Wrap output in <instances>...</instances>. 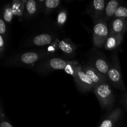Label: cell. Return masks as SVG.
Returning <instances> with one entry per match:
<instances>
[{
	"instance_id": "obj_9",
	"label": "cell",
	"mask_w": 127,
	"mask_h": 127,
	"mask_svg": "<svg viewBox=\"0 0 127 127\" xmlns=\"http://www.w3.org/2000/svg\"><path fill=\"white\" fill-rule=\"evenodd\" d=\"M127 22L124 18H114L109 26V34H122L127 31Z\"/></svg>"
},
{
	"instance_id": "obj_4",
	"label": "cell",
	"mask_w": 127,
	"mask_h": 127,
	"mask_svg": "<svg viewBox=\"0 0 127 127\" xmlns=\"http://www.w3.org/2000/svg\"><path fill=\"white\" fill-rule=\"evenodd\" d=\"M67 64L68 62L65 60L58 57H53L39 62L35 67V70L40 74H47L53 71L64 69Z\"/></svg>"
},
{
	"instance_id": "obj_23",
	"label": "cell",
	"mask_w": 127,
	"mask_h": 127,
	"mask_svg": "<svg viewBox=\"0 0 127 127\" xmlns=\"http://www.w3.org/2000/svg\"><path fill=\"white\" fill-rule=\"evenodd\" d=\"M6 32V24L2 19H0V34L3 35Z\"/></svg>"
},
{
	"instance_id": "obj_14",
	"label": "cell",
	"mask_w": 127,
	"mask_h": 127,
	"mask_svg": "<svg viewBox=\"0 0 127 127\" xmlns=\"http://www.w3.org/2000/svg\"><path fill=\"white\" fill-rule=\"evenodd\" d=\"M124 40L122 34H109L104 45V48L107 50H112L115 49L120 45Z\"/></svg>"
},
{
	"instance_id": "obj_10",
	"label": "cell",
	"mask_w": 127,
	"mask_h": 127,
	"mask_svg": "<svg viewBox=\"0 0 127 127\" xmlns=\"http://www.w3.org/2000/svg\"><path fill=\"white\" fill-rule=\"evenodd\" d=\"M122 114V110L120 108H117L102 122L99 127H115Z\"/></svg>"
},
{
	"instance_id": "obj_15",
	"label": "cell",
	"mask_w": 127,
	"mask_h": 127,
	"mask_svg": "<svg viewBox=\"0 0 127 127\" xmlns=\"http://www.w3.org/2000/svg\"><path fill=\"white\" fill-rule=\"evenodd\" d=\"M38 1L35 0H28L26 1L25 4L24 11V16L26 18L29 19L33 17L38 11L39 4Z\"/></svg>"
},
{
	"instance_id": "obj_18",
	"label": "cell",
	"mask_w": 127,
	"mask_h": 127,
	"mask_svg": "<svg viewBox=\"0 0 127 127\" xmlns=\"http://www.w3.org/2000/svg\"><path fill=\"white\" fill-rule=\"evenodd\" d=\"M61 1L60 0H46L44 1V11L46 15L49 14L55 9L60 6Z\"/></svg>"
},
{
	"instance_id": "obj_25",
	"label": "cell",
	"mask_w": 127,
	"mask_h": 127,
	"mask_svg": "<svg viewBox=\"0 0 127 127\" xmlns=\"http://www.w3.org/2000/svg\"><path fill=\"white\" fill-rule=\"evenodd\" d=\"M0 127H13L12 125L6 120L5 118H2L1 117V124H0Z\"/></svg>"
},
{
	"instance_id": "obj_7",
	"label": "cell",
	"mask_w": 127,
	"mask_h": 127,
	"mask_svg": "<svg viewBox=\"0 0 127 127\" xmlns=\"http://www.w3.org/2000/svg\"><path fill=\"white\" fill-rule=\"evenodd\" d=\"M106 4L104 0H94L91 4L89 13L93 17L94 23L102 19Z\"/></svg>"
},
{
	"instance_id": "obj_3",
	"label": "cell",
	"mask_w": 127,
	"mask_h": 127,
	"mask_svg": "<svg viewBox=\"0 0 127 127\" xmlns=\"http://www.w3.org/2000/svg\"><path fill=\"white\" fill-rule=\"evenodd\" d=\"M107 78L108 80L115 88L122 91H125L127 90L122 75L120 62L116 53L113 55L112 57V62L107 74Z\"/></svg>"
},
{
	"instance_id": "obj_24",
	"label": "cell",
	"mask_w": 127,
	"mask_h": 127,
	"mask_svg": "<svg viewBox=\"0 0 127 127\" xmlns=\"http://www.w3.org/2000/svg\"><path fill=\"white\" fill-rule=\"evenodd\" d=\"M5 50V41L2 35H0V54L1 56L3 55Z\"/></svg>"
},
{
	"instance_id": "obj_17",
	"label": "cell",
	"mask_w": 127,
	"mask_h": 127,
	"mask_svg": "<svg viewBox=\"0 0 127 127\" xmlns=\"http://www.w3.org/2000/svg\"><path fill=\"white\" fill-rule=\"evenodd\" d=\"M26 2V1H13L12 4V8L14 15L17 16H24V7Z\"/></svg>"
},
{
	"instance_id": "obj_2",
	"label": "cell",
	"mask_w": 127,
	"mask_h": 127,
	"mask_svg": "<svg viewBox=\"0 0 127 127\" xmlns=\"http://www.w3.org/2000/svg\"><path fill=\"white\" fill-rule=\"evenodd\" d=\"M93 91L103 109L110 110L112 109L115 99L112 89L107 82L95 86Z\"/></svg>"
},
{
	"instance_id": "obj_20",
	"label": "cell",
	"mask_w": 127,
	"mask_h": 127,
	"mask_svg": "<svg viewBox=\"0 0 127 127\" xmlns=\"http://www.w3.org/2000/svg\"><path fill=\"white\" fill-rule=\"evenodd\" d=\"M67 19V10L63 9L59 11L57 17V25L58 27H62L65 24Z\"/></svg>"
},
{
	"instance_id": "obj_11",
	"label": "cell",
	"mask_w": 127,
	"mask_h": 127,
	"mask_svg": "<svg viewBox=\"0 0 127 127\" xmlns=\"http://www.w3.org/2000/svg\"><path fill=\"white\" fill-rule=\"evenodd\" d=\"M58 46L64 54L69 57H73L75 55L76 45L70 39L64 38L62 40L59 42Z\"/></svg>"
},
{
	"instance_id": "obj_13",
	"label": "cell",
	"mask_w": 127,
	"mask_h": 127,
	"mask_svg": "<svg viewBox=\"0 0 127 127\" xmlns=\"http://www.w3.org/2000/svg\"><path fill=\"white\" fill-rule=\"evenodd\" d=\"M92 66L94 67L100 74L107 78V74L110 67V63L104 58L98 57L94 60ZM108 79V78H107Z\"/></svg>"
},
{
	"instance_id": "obj_12",
	"label": "cell",
	"mask_w": 127,
	"mask_h": 127,
	"mask_svg": "<svg viewBox=\"0 0 127 127\" xmlns=\"http://www.w3.org/2000/svg\"><path fill=\"white\" fill-rule=\"evenodd\" d=\"M53 36L50 33H43L35 36L30 42V45L44 46L50 44L53 40Z\"/></svg>"
},
{
	"instance_id": "obj_19",
	"label": "cell",
	"mask_w": 127,
	"mask_h": 127,
	"mask_svg": "<svg viewBox=\"0 0 127 127\" xmlns=\"http://www.w3.org/2000/svg\"><path fill=\"white\" fill-rule=\"evenodd\" d=\"M14 13L12 11V5L7 4L4 7L3 12H2V16H3V20L7 23H11L13 18Z\"/></svg>"
},
{
	"instance_id": "obj_21",
	"label": "cell",
	"mask_w": 127,
	"mask_h": 127,
	"mask_svg": "<svg viewBox=\"0 0 127 127\" xmlns=\"http://www.w3.org/2000/svg\"><path fill=\"white\" fill-rule=\"evenodd\" d=\"M78 65V64H76L74 62H68V64H67L66 66L64 68V71L66 72L68 74H70L74 78V76L76 74V66Z\"/></svg>"
},
{
	"instance_id": "obj_22",
	"label": "cell",
	"mask_w": 127,
	"mask_h": 127,
	"mask_svg": "<svg viewBox=\"0 0 127 127\" xmlns=\"http://www.w3.org/2000/svg\"><path fill=\"white\" fill-rule=\"evenodd\" d=\"M115 18H124L127 17V7L119 6L114 15Z\"/></svg>"
},
{
	"instance_id": "obj_1",
	"label": "cell",
	"mask_w": 127,
	"mask_h": 127,
	"mask_svg": "<svg viewBox=\"0 0 127 127\" xmlns=\"http://www.w3.org/2000/svg\"><path fill=\"white\" fill-rule=\"evenodd\" d=\"M48 56L49 53L44 50L29 51L9 57L4 62V64L13 67L32 65L42 62Z\"/></svg>"
},
{
	"instance_id": "obj_26",
	"label": "cell",
	"mask_w": 127,
	"mask_h": 127,
	"mask_svg": "<svg viewBox=\"0 0 127 127\" xmlns=\"http://www.w3.org/2000/svg\"><path fill=\"white\" fill-rule=\"evenodd\" d=\"M123 100H124V104H125V106L127 108V93H125L124 95V97H123Z\"/></svg>"
},
{
	"instance_id": "obj_5",
	"label": "cell",
	"mask_w": 127,
	"mask_h": 127,
	"mask_svg": "<svg viewBox=\"0 0 127 127\" xmlns=\"http://www.w3.org/2000/svg\"><path fill=\"white\" fill-rule=\"evenodd\" d=\"M93 35L94 46L98 48L104 47L109 36V27L107 22L100 19L95 22L93 28Z\"/></svg>"
},
{
	"instance_id": "obj_8",
	"label": "cell",
	"mask_w": 127,
	"mask_h": 127,
	"mask_svg": "<svg viewBox=\"0 0 127 127\" xmlns=\"http://www.w3.org/2000/svg\"><path fill=\"white\" fill-rule=\"evenodd\" d=\"M82 69L84 73L88 76L94 86H97L107 82V78L100 74L97 69L91 65H84L82 66Z\"/></svg>"
},
{
	"instance_id": "obj_16",
	"label": "cell",
	"mask_w": 127,
	"mask_h": 127,
	"mask_svg": "<svg viewBox=\"0 0 127 127\" xmlns=\"http://www.w3.org/2000/svg\"><path fill=\"white\" fill-rule=\"evenodd\" d=\"M119 7V2L116 0H111L106 4L104 11L102 19L107 21L110 19L111 17L114 16L115 12Z\"/></svg>"
},
{
	"instance_id": "obj_6",
	"label": "cell",
	"mask_w": 127,
	"mask_h": 127,
	"mask_svg": "<svg viewBox=\"0 0 127 127\" xmlns=\"http://www.w3.org/2000/svg\"><path fill=\"white\" fill-rule=\"evenodd\" d=\"M74 79L76 83L77 86L82 92H88L93 90L95 87L90 78L83 70L82 66L79 64H78L76 66Z\"/></svg>"
}]
</instances>
